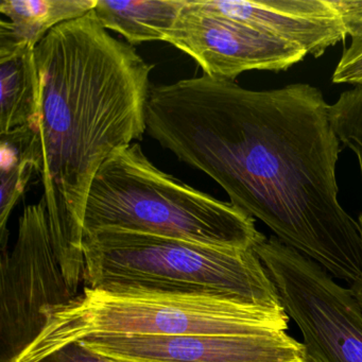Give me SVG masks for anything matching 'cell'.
Listing matches in <instances>:
<instances>
[{"label":"cell","instance_id":"cell-11","mask_svg":"<svg viewBox=\"0 0 362 362\" xmlns=\"http://www.w3.org/2000/svg\"><path fill=\"white\" fill-rule=\"evenodd\" d=\"M35 49L0 33V134L37 124L40 96Z\"/></svg>","mask_w":362,"mask_h":362},{"label":"cell","instance_id":"cell-2","mask_svg":"<svg viewBox=\"0 0 362 362\" xmlns=\"http://www.w3.org/2000/svg\"><path fill=\"white\" fill-rule=\"evenodd\" d=\"M39 76L37 173L52 245L69 289L83 283L90 183L115 152L147 132L152 66L109 35L93 11L50 31L35 49Z\"/></svg>","mask_w":362,"mask_h":362},{"label":"cell","instance_id":"cell-7","mask_svg":"<svg viewBox=\"0 0 362 362\" xmlns=\"http://www.w3.org/2000/svg\"><path fill=\"white\" fill-rule=\"evenodd\" d=\"M0 253V362H14L41 334L45 311L75 298L54 252L43 198L25 207L13 247Z\"/></svg>","mask_w":362,"mask_h":362},{"label":"cell","instance_id":"cell-9","mask_svg":"<svg viewBox=\"0 0 362 362\" xmlns=\"http://www.w3.org/2000/svg\"><path fill=\"white\" fill-rule=\"evenodd\" d=\"M113 362H306L287 332L236 336H117L78 341Z\"/></svg>","mask_w":362,"mask_h":362},{"label":"cell","instance_id":"cell-6","mask_svg":"<svg viewBox=\"0 0 362 362\" xmlns=\"http://www.w3.org/2000/svg\"><path fill=\"white\" fill-rule=\"evenodd\" d=\"M254 251L302 332L306 362H362V310L351 288L275 236L262 235Z\"/></svg>","mask_w":362,"mask_h":362},{"label":"cell","instance_id":"cell-3","mask_svg":"<svg viewBox=\"0 0 362 362\" xmlns=\"http://www.w3.org/2000/svg\"><path fill=\"white\" fill-rule=\"evenodd\" d=\"M83 256L84 287L92 289L217 296L283 308L253 249L101 230L84 237Z\"/></svg>","mask_w":362,"mask_h":362},{"label":"cell","instance_id":"cell-8","mask_svg":"<svg viewBox=\"0 0 362 362\" xmlns=\"http://www.w3.org/2000/svg\"><path fill=\"white\" fill-rule=\"evenodd\" d=\"M165 42L194 59L204 75L230 81L245 71H287L307 56L279 37L200 11L190 0Z\"/></svg>","mask_w":362,"mask_h":362},{"label":"cell","instance_id":"cell-10","mask_svg":"<svg viewBox=\"0 0 362 362\" xmlns=\"http://www.w3.org/2000/svg\"><path fill=\"white\" fill-rule=\"evenodd\" d=\"M200 11L243 23L315 58L347 37L330 0H190Z\"/></svg>","mask_w":362,"mask_h":362},{"label":"cell","instance_id":"cell-17","mask_svg":"<svg viewBox=\"0 0 362 362\" xmlns=\"http://www.w3.org/2000/svg\"><path fill=\"white\" fill-rule=\"evenodd\" d=\"M358 224H359L360 228V235H361L362 239V213L360 214L359 219H358ZM351 292H353L354 296H355L356 300H357L358 304L361 307L362 310V271L360 276L358 277L357 281H354L351 286Z\"/></svg>","mask_w":362,"mask_h":362},{"label":"cell","instance_id":"cell-4","mask_svg":"<svg viewBox=\"0 0 362 362\" xmlns=\"http://www.w3.org/2000/svg\"><path fill=\"white\" fill-rule=\"evenodd\" d=\"M119 230L216 247L253 249L255 219L160 170L134 144L98 169L88 190L83 233Z\"/></svg>","mask_w":362,"mask_h":362},{"label":"cell","instance_id":"cell-1","mask_svg":"<svg viewBox=\"0 0 362 362\" xmlns=\"http://www.w3.org/2000/svg\"><path fill=\"white\" fill-rule=\"evenodd\" d=\"M328 109L309 84L256 92L203 75L151 88L147 133L351 286L361 274L362 239L338 200L341 141Z\"/></svg>","mask_w":362,"mask_h":362},{"label":"cell","instance_id":"cell-16","mask_svg":"<svg viewBox=\"0 0 362 362\" xmlns=\"http://www.w3.org/2000/svg\"><path fill=\"white\" fill-rule=\"evenodd\" d=\"M37 362H113L94 351H90L80 342H74L57 349Z\"/></svg>","mask_w":362,"mask_h":362},{"label":"cell","instance_id":"cell-12","mask_svg":"<svg viewBox=\"0 0 362 362\" xmlns=\"http://www.w3.org/2000/svg\"><path fill=\"white\" fill-rule=\"evenodd\" d=\"M186 0H96L95 18L105 30L124 37L129 45L166 41Z\"/></svg>","mask_w":362,"mask_h":362},{"label":"cell","instance_id":"cell-13","mask_svg":"<svg viewBox=\"0 0 362 362\" xmlns=\"http://www.w3.org/2000/svg\"><path fill=\"white\" fill-rule=\"evenodd\" d=\"M96 0H3L0 33L35 47L56 27L83 18Z\"/></svg>","mask_w":362,"mask_h":362},{"label":"cell","instance_id":"cell-15","mask_svg":"<svg viewBox=\"0 0 362 362\" xmlns=\"http://www.w3.org/2000/svg\"><path fill=\"white\" fill-rule=\"evenodd\" d=\"M332 80L334 83L362 86V35L351 39V46L343 52Z\"/></svg>","mask_w":362,"mask_h":362},{"label":"cell","instance_id":"cell-14","mask_svg":"<svg viewBox=\"0 0 362 362\" xmlns=\"http://www.w3.org/2000/svg\"><path fill=\"white\" fill-rule=\"evenodd\" d=\"M37 149L35 129L20 127L0 134V252L7 250L10 215L37 173Z\"/></svg>","mask_w":362,"mask_h":362},{"label":"cell","instance_id":"cell-5","mask_svg":"<svg viewBox=\"0 0 362 362\" xmlns=\"http://www.w3.org/2000/svg\"><path fill=\"white\" fill-rule=\"evenodd\" d=\"M40 336L14 360L37 362L57 349L97 334L236 336L287 332L289 315L217 296L112 293L84 287L66 304L48 308Z\"/></svg>","mask_w":362,"mask_h":362}]
</instances>
